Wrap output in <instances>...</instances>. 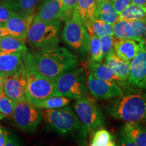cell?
Segmentation results:
<instances>
[{
    "label": "cell",
    "mask_w": 146,
    "mask_h": 146,
    "mask_svg": "<svg viewBox=\"0 0 146 146\" xmlns=\"http://www.w3.org/2000/svg\"><path fill=\"white\" fill-rule=\"evenodd\" d=\"M32 54L35 64L40 72L52 79L80 65L76 56L59 45L35 50Z\"/></svg>",
    "instance_id": "cell-1"
},
{
    "label": "cell",
    "mask_w": 146,
    "mask_h": 146,
    "mask_svg": "<svg viewBox=\"0 0 146 146\" xmlns=\"http://www.w3.org/2000/svg\"><path fill=\"white\" fill-rule=\"evenodd\" d=\"M26 70V98L32 104L52 96H61L54 79L47 77L36 68L32 52L27 51L23 58Z\"/></svg>",
    "instance_id": "cell-2"
},
{
    "label": "cell",
    "mask_w": 146,
    "mask_h": 146,
    "mask_svg": "<svg viewBox=\"0 0 146 146\" xmlns=\"http://www.w3.org/2000/svg\"><path fill=\"white\" fill-rule=\"evenodd\" d=\"M45 123L58 134L85 141L87 131L70 106L57 109L41 110Z\"/></svg>",
    "instance_id": "cell-3"
},
{
    "label": "cell",
    "mask_w": 146,
    "mask_h": 146,
    "mask_svg": "<svg viewBox=\"0 0 146 146\" xmlns=\"http://www.w3.org/2000/svg\"><path fill=\"white\" fill-rule=\"evenodd\" d=\"M106 110L112 118L125 123H146V95L135 93L115 98Z\"/></svg>",
    "instance_id": "cell-4"
},
{
    "label": "cell",
    "mask_w": 146,
    "mask_h": 146,
    "mask_svg": "<svg viewBox=\"0 0 146 146\" xmlns=\"http://www.w3.org/2000/svg\"><path fill=\"white\" fill-rule=\"evenodd\" d=\"M62 38L63 41L77 55V58L85 61L89 57L90 36L83 25L76 9L72 15L65 20Z\"/></svg>",
    "instance_id": "cell-5"
},
{
    "label": "cell",
    "mask_w": 146,
    "mask_h": 146,
    "mask_svg": "<svg viewBox=\"0 0 146 146\" xmlns=\"http://www.w3.org/2000/svg\"><path fill=\"white\" fill-rule=\"evenodd\" d=\"M61 21L47 22L33 20L26 38L34 50L56 46L60 43Z\"/></svg>",
    "instance_id": "cell-6"
},
{
    "label": "cell",
    "mask_w": 146,
    "mask_h": 146,
    "mask_svg": "<svg viewBox=\"0 0 146 146\" xmlns=\"http://www.w3.org/2000/svg\"><path fill=\"white\" fill-rule=\"evenodd\" d=\"M60 95L69 99L76 100L88 96V87L83 68H77L64 73L55 78Z\"/></svg>",
    "instance_id": "cell-7"
},
{
    "label": "cell",
    "mask_w": 146,
    "mask_h": 146,
    "mask_svg": "<svg viewBox=\"0 0 146 146\" xmlns=\"http://www.w3.org/2000/svg\"><path fill=\"white\" fill-rule=\"evenodd\" d=\"M10 117L17 129L27 133H34L43 119L41 110L36 108L27 99L16 103Z\"/></svg>",
    "instance_id": "cell-8"
},
{
    "label": "cell",
    "mask_w": 146,
    "mask_h": 146,
    "mask_svg": "<svg viewBox=\"0 0 146 146\" xmlns=\"http://www.w3.org/2000/svg\"><path fill=\"white\" fill-rule=\"evenodd\" d=\"M73 108L89 134H92L97 129L104 127V116L96 102L88 96L76 99Z\"/></svg>",
    "instance_id": "cell-9"
},
{
    "label": "cell",
    "mask_w": 146,
    "mask_h": 146,
    "mask_svg": "<svg viewBox=\"0 0 146 146\" xmlns=\"http://www.w3.org/2000/svg\"><path fill=\"white\" fill-rule=\"evenodd\" d=\"M27 76L24 63L12 75L4 78L3 92L16 103L26 100Z\"/></svg>",
    "instance_id": "cell-10"
},
{
    "label": "cell",
    "mask_w": 146,
    "mask_h": 146,
    "mask_svg": "<svg viewBox=\"0 0 146 146\" xmlns=\"http://www.w3.org/2000/svg\"><path fill=\"white\" fill-rule=\"evenodd\" d=\"M87 87L91 96L97 100H106L124 95L123 87L113 82L100 79L89 73Z\"/></svg>",
    "instance_id": "cell-11"
},
{
    "label": "cell",
    "mask_w": 146,
    "mask_h": 146,
    "mask_svg": "<svg viewBox=\"0 0 146 146\" xmlns=\"http://www.w3.org/2000/svg\"><path fill=\"white\" fill-rule=\"evenodd\" d=\"M145 29L146 18L134 21L118 19L114 24V36L116 39H134L143 43Z\"/></svg>",
    "instance_id": "cell-12"
},
{
    "label": "cell",
    "mask_w": 146,
    "mask_h": 146,
    "mask_svg": "<svg viewBox=\"0 0 146 146\" xmlns=\"http://www.w3.org/2000/svg\"><path fill=\"white\" fill-rule=\"evenodd\" d=\"M146 78V47H144L130 62V74L128 83L141 88Z\"/></svg>",
    "instance_id": "cell-13"
},
{
    "label": "cell",
    "mask_w": 146,
    "mask_h": 146,
    "mask_svg": "<svg viewBox=\"0 0 146 146\" xmlns=\"http://www.w3.org/2000/svg\"><path fill=\"white\" fill-rule=\"evenodd\" d=\"M35 14H22L16 13L4 25L10 35L26 40L29 27L33 20Z\"/></svg>",
    "instance_id": "cell-14"
},
{
    "label": "cell",
    "mask_w": 146,
    "mask_h": 146,
    "mask_svg": "<svg viewBox=\"0 0 146 146\" xmlns=\"http://www.w3.org/2000/svg\"><path fill=\"white\" fill-rule=\"evenodd\" d=\"M63 18L62 0H45L35 14V20L52 22L60 21Z\"/></svg>",
    "instance_id": "cell-15"
},
{
    "label": "cell",
    "mask_w": 146,
    "mask_h": 146,
    "mask_svg": "<svg viewBox=\"0 0 146 146\" xmlns=\"http://www.w3.org/2000/svg\"><path fill=\"white\" fill-rule=\"evenodd\" d=\"M25 54L0 52V76L5 78L14 74L23 64Z\"/></svg>",
    "instance_id": "cell-16"
},
{
    "label": "cell",
    "mask_w": 146,
    "mask_h": 146,
    "mask_svg": "<svg viewBox=\"0 0 146 146\" xmlns=\"http://www.w3.org/2000/svg\"><path fill=\"white\" fill-rule=\"evenodd\" d=\"M114 41V50L118 57L125 61L130 62L144 47L143 43L131 39H117Z\"/></svg>",
    "instance_id": "cell-17"
},
{
    "label": "cell",
    "mask_w": 146,
    "mask_h": 146,
    "mask_svg": "<svg viewBox=\"0 0 146 146\" xmlns=\"http://www.w3.org/2000/svg\"><path fill=\"white\" fill-rule=\"evenodd\" d=\"M87 68L90 74L100 79L117 83L121 87H126L129 85L127 82L116 75L106 63L88 62Z\"/></svg>",
    "instance_id": "cell-18"
},
{
    "label": "cell",
    "mask_w": 146,
    "mask_h": 146,
    "mask_svg": "<svg viewBox=\"0 0 146 146\" xmlns=\"http://www.w3.org/2000/svg\"><path fill=\"white\" fill-rule=\"evenodd\" d=\"M105 63L114 71L116 75L128 83L130 74V62L118 57L114 49L105 56Z\"/></svg>",
    "instance_id": "cell-19"
},
{
    "label": "cell",
    "mask_w": 146,
    "mask_h": 146,
    "mask_svg": "<svg viewBox=\"0 0 146 146\" xmlns=\"http://www.w3.org/2000/svg\"><path fill=\"white\" fill-rule=\"evenodd\" d=\"M96 0H78L76 10L83 25L91 35V23L95 17Z\"/></svg>",
    "instance_id": "cell-20"
},
{
    "label": "cell",
    "mask_w": 146,
    "mask_h": 146,
    "mask_svg": "<svg viewBox=\"0 0 146 146\" xmlns=\"http://www.w3.org/2000/svg\"><path fill=\"white\" fill-rule=\"evenodd\" d=\"M120 131L137 146H146V127L140 123H126Z\"/></svg>",
    "instance_id": "cell-21"
},
{
    "label": "cell",
    "mask_w": 146,
    "mask_h": 146,
    "mask_svg": "<svg viewBox=\"0 0 146 146\" xmlns=\"http://www.w3.org/2000/svg\"><path fill=\"white\" fill-rule=\"evenodd\" d=\"M40 1L41 0H0V3L16 13L33 14Z\"/></svg>",
    "instance_id": "cell-22"
},
{
    "label": "cell",
    "mask_w": 146,
    "mask_h": 146,
    "mask_svg": "<svg viewBox=\"0 0 146 146\" xmlns=\"http://www.w3.org/2000/svg\"><path fill=\"white\" fill-rule=\"evenodd\" d=\"M25 41L10 35L4 36L0 40V52L25 54L28 51Z\"/></svg>",
    "instance_id": "cell-23"
},
{
    "label": "cell",
    "mask_w": 146,
    "mask_h": 146,
    "mask_svg": "<svg viewBox=\"0 0 146 146\" xmlns=\"http://www.w3.org/2000/svg\"><path fill=\"white\" fill-rule=\"evenodd\" d=\"M95 18L114 25L119 19V14L116 12L110 0H106L96 5Z\"/></svg>",
    "instance_id": "cell-24"
},
{
    "label": "cell",
    "mask_w": 146,
    "mask_h": 146,
    "mask_svg": "<svg viewBox=\"0 0 146 146\" xmlns=\"http://www.w3.org/2000/svg\"><path fill=\"white\" fill-rule=\"evenodd\" d=\"M89 145L91 146H114L116 145L114 136L104 127L100 128L91 134Z\"/></svg>",
    "instance_id": "cell-25"
},
{
    "label": "cell",
    "mask_w": 146,
    "mask_h": 146,
    "mask_svg": "<svg viewBox=\"0 0 146 146\" xmlns=\"http://www.w3.org/2000/svg\"><path fill=\"white\" fill-rule=\"evenodd\" d=\"M70 103V99L62 96H52L42 100L34 104L36 108L40 110L57 109L68 106Z\"/></svg>",
    "instance_id": "cell-26"
},
{
    "label": "cell",
    "mask_w": 146,
    "mask_h": 146,
    "mask_svg": "<svg viewBox=\"0 0 146 146\" xmlns=\"http://www.w3.org/2000/svg\"><path fill=\"white\" fill-rule=\"evenodd\" d=\"M146 18V8L131 3L119 14V19L127 21L143 19Z\"/></svg>",
    "instance_id": "cell-27"
},
{
    "label": "cell",
    "mask_w": 146,
    "mask_h": 146,
    "mask_svg": "<svg viewBox=\"0 0 146 146\" xmlns=\"http://www.w3.org/2000/svg\"><path fill=\"white\" fill-rule=\"evenodd\" d=\"M89 36H90V43H89L88 62H102L104 57L101 42L100 41L99 37L94 34L89 35Z\"/></svg>",
    "instance_id": "cell-28"
},
{
    "label": "cell",
    "mask_w": 146,
    "mask_h": 146,
    "mask_svg": "<svg viewBox=\"0 0 146 146\" xmlns=\"http://www.w3.org/2000/svg\"><path fill=\"white\" fill-rule=\"evenodd\" d=\"M91 34L95 35L98 37L105 35H114V25L94 17L91 23Z\"/></svg>",
    "instance_id": "cell-29"
},
{
    "label": "cell",
    "mask_w": 146,
    "mask_h": 146,
    "mask_svg": "<svg viewBox=\"0 0 146 146\" xmlns=\"http://www.w3.org/2000/svg\"><path fill=\"white\" fill-rule=\"evenodd\" d=\"M16 103L6 96L3 92L0 93V113L5 117H10L13 113Z\"/></svg>",
    "instance_id": "cell-30"
},
{
    "label": "cell",
    "mask_w": 146,
    "mask_h": 146,
    "mask_svg": "<svg viewBox=\"0 0 146 146\" xmlns=\"http://www.w3.org/2000/svg\"><path fill=\"white\" fill-rule=\"evenodd\" d=\"M99 39L101 42L102 52L104 57H105L108 53L114 49V35H105L100 36Z\"/></svg>",
    "instance_id": "cell-31"
},
{
    "label": "cell",
    "mask_w": 146,
    "mask_h": 146,
    "mask_svg": "<svg viewBox=\"0 0 146 146\" xmlns=\"http://www.w3.org/2000/svg\"><path fill=\"white\" fill-rule=\"evenodd\" d=\"M17 141L15 139L12 137V136L7 132L0 125V146L8 145H18Z\"/></svg>",
    "instance_id": "cell-32"
},
{
    "label": "cell",
    "mask_w": 146,
    "mask_h": 146,
    "mask_svg": "<svg viewBox=\"0 0 146 146\" xmlns=\"http://www.w3.org/2000/svg\"><path fill=\"white\" fill-rule=\"evenodd\" d=\"M63 1V18L62 20L67 19L72 15L75 10L78 0H62Z\"/></svg>",
    "instance_id": "cell-33"
},
{
    "label": "cell",
    "mask_w": 146,
    "mask_h": 146,
    "mask_svg": "<svg viewBox=\"0 0 146 146\" xmlns=\"http://www.w3.org/2000/svg\"><path fill=\"white\" fill-rule=\"evenodd\" d=\"M16 13L0 3V23H5Z\"/></svg>",
    "instance_id": "cell-34"
},
{
    "label": "cell",
    "mask_w": 146,
    "mask_h": 146,
    "mask_svg": "<svg viewBox=\"0 0 146 146\" xmlns=\"http://www.w3.org/2000/svg\"><path fill=\"white\" fill-rule=\"evenodd\" d=\"M110 1L118 14L121 13L128 5L132 3L131 0H110Z\"/></svg>",
    "instance_id": "cell-35"
},
{
    "label": "cell",
    "mask_w": 146,
    "mask_h": 146,
    "mask_svg": "<svg viewBox=\"0 0 146 146\" xmlns=\"http://www.w3.org/2000/svg\"><path fill=\"white\" fill-rule=\"evenodd\" d=\"M116 145H124V146H136L131 140L129 139L121 131L118 133L117 141L116 142Z\"/></svg>",
    "instance_id": "cell-36"
},
{
    "label": "cell",
    "mask_w": 146,
    "mask_h": 146,
    "mask_svg": "<svg viewBox=\"0 0 146 146\" xmlns=\"http://www.w3.org/2000/svg\"><path fill=\"white\" fill-rule=\"evenodd\" d=\"M8 35L10 34H9L7 29L5 28L4 23H0V40L4 36Z\"/></svg>",
    "instance_id": "cell-37"
},
{
    "label": "cell",
    "mask_w": 146,
    "mask_h": 146,
    "mask_svg": "<svg viewBox=\"0 0 146 146\" xmlns=\"http://www.w3.org/2000/svg\"><path fill=\"white\" fill-rule=\"evenodd\" d=\"M133 3L146 8V0H131Z\"/></svg>",
    "instance_id": "cell-38"
},
{
    "label": "cell",
    "mask_w": 146,
    "mask_h": 146,
    "mask_svg": "<svg viewBox=\"0 0 146 146\" xmlns=\"http://www.w3.org/2000/svg\"><path fill=\"white\" fill-rule=\"evenodd\" d=\"M3 80H4V78L1 77V76H0V93H1V91H2V89H3Z\"/></svg>",
    "instance_id": "cell-39"
},
{
    "label": "cell",
    "mask_w": 146,
    "mask_h": 146,
    "mask_svg": "<svg viewBox=\"0 0 146 146\" xmlns=\"http://www.w3.org/2000/svg\"><path fill=\"white\" fill-rule=\"evenodd\" d=\"M141 88L143 89V91H144V94L146 95V78H145V81H144L143 85H142V86H141Z\"/></svg>",
    "instance_id": "cell-40"
},
{
    "label": "cell",
    "mask_w": 146,
    "mask_h": 146,
    "mask_svg": "<svg viewBox=\"0 0 146 146\" xmlns=\"http://www.w3.org/2000/svg\"><path fill=\"white\" fill-rule=\"evenodd\" d=\"M143 44H144V47H146V29L143 35Z\"/></svg>",
    "instance_id": "cell-41"
},
{
    "label": "cell",
    "mask_w": 146,
    "mask_h": 146,
    "mask_svg": "<svg viewBox=\"0 0 146 146\" xmlns=\"http://www.w3.org/2000/svg\"><path fill=\"white\" fill-rule=\"evenodd\" d=\"M106 1V0H96V5L100 4V3L103 2V1Z\"/></svg>",
    "instance_id": "cell-42"
},
{
    "label": "cell",
    "mask_w": 146,
    "mask_h": 146,
    "mask_svg": "<svg viewBox=\"0 0 146 146\" xmlns=\"http://www.w3.org/2000/svg\"><path fill=\"white\" fill-rule=\"evenodd\" d=\"M5 118V116H3V114H1V113H0V120H2V119H3V118Z\"/></svg>",
    "instance_id": "cell-43"
}]
</instances>
